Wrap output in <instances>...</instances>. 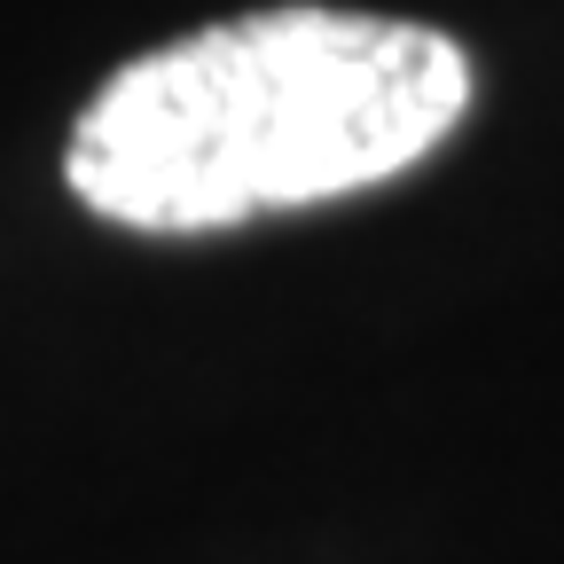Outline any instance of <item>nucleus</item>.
Masks as SVG:
<instances>
[{"label": "nucleus", "mask_w": 564, "mask_h": 564, "mask_svg": "<svg viewBox=\"0 0 564 564\" xmlns=\"http://www.w3.org/2000/svg\"><path fill=\"white\" fill-rule=\"evenodd\" d=\"M470 102L447 32L352 9H259L133 55L70 126V196L141 236L243 228L377 188Z\"/></svg>", "instance_id": "nucleus-1"}]
</instances>
